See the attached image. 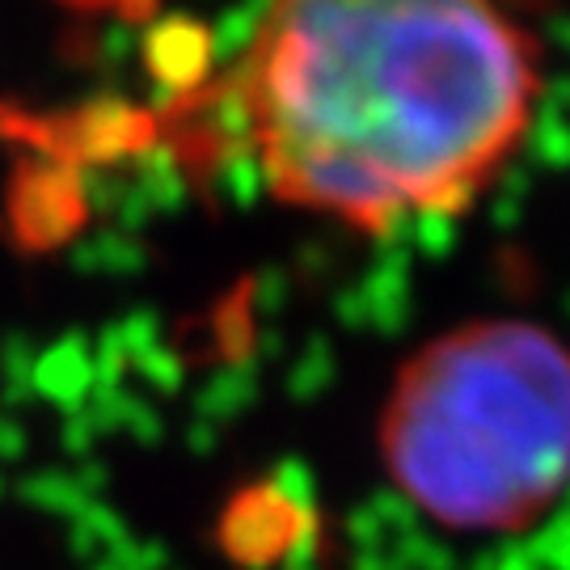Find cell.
<instances>
[{
	"mask_svg": "<svg viewBox=\"0 0 570 570\" xmlns=\"http://www.w3.org/2000/svg\"><path fill=\"white\" fill-rule=\"evenodd\" d=\"M381 456L444 529H529L570 487V343L524 317L423 343L389 385Z\"/></svg>",
	"mask_w": 570,
	"mask_h": 570,
	"instance_id": "7a4b0ae2",
	"label": "cell"
},
{
	"mask_svg": "<svg viewBox=\"0 0 570 570\" xmlns=\"http://www.w3.org/2000/svg\"><path fill=\"white\" fill-rule=\"evenodd\" d=\"M85 9H131V4H148V0H77Z\"/></svg>",
	"mask_w": 570,
	"mask_h": 570,
	"instance_id": "3957f363",
	"label": "cell"
},
{
	"mask_svg": "<svg viewBox=\"0 0 570 570\" xmlns=\"http://www.w3.org/2000/svg\"><path fill=\"white\" fill-rule=\"evenodd\" d=\"M541 98V42L511 0H263L183 115L275 204L393 233L478 204Z\"/></svg>",
	"mask_w": 570,
	"mask_h": 570,
	"instance_id": "6da1fadb",
	"label": "cell"
}]
</instances>
